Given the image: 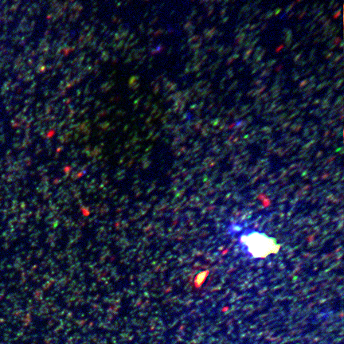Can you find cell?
Here are the masks:
<instances>
[{"mask_svg": "<svg viewBox=\"0 0 344 344\" xmlns=\"http://www.w3.org/2000/svg\"><path fill=\"white\" fill-rule=\"evenodd\" d=\"M238 245L242 253L251 259H264L276 254L281 249L276 239L253 229H242Z\"/></svg>", "mask_w": 344, "mask_h": 344, "instance_id": "cell-1", "label": "cell"}]
</instances>
